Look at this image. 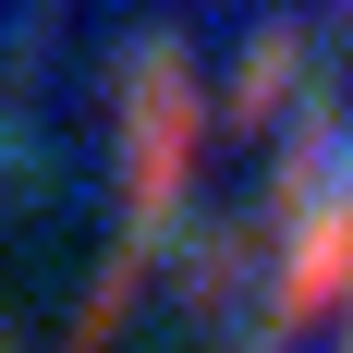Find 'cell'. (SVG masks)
<instances>
[{
	"mask_svg": "<svg viewBox=\"0 0 353 353\" xmlns=\"http://www.w3.org/2000/svg\"><path fill=\"white\" fill-rule=\"evenodd\" d=\"M341 292H353V195H329V208H305V232H292L268 317H281V329H317Z\"/></svg>",
	"mask_w": 353,
	"mask_h": 353,
	"instance_id": "2",
	"label": "cell"
},
{
	"mask_svg": "<svg viewBox=\"0 0 353 353\" xmlns=\"http://www.w3.org/2000/svg\"><path fill=\"white\" fill-rule=\"evenodd\" d=\"M195 146H208V98H195L183 49H134V61H122V208H134L122 244L134 256H146V232H159V208L183 195Z\"/></svg>",
	"mask_w": 353,
	"mask_h": 353,
	"instance_id": "1",
	"label": "cell"
}]
</instances>
